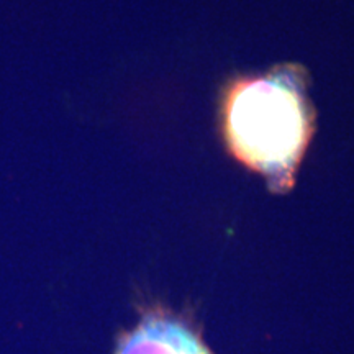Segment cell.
<instances>
[{"mask_svg":"<svg viewBox=\"0 0 354 354\" xmlns=\"http://www.w3.org/2000/svg\"><path fill=\"white\" fill-rule=\"evenodd\" d=\"M115 354H215L192 318L165 307L148 308L120 336Z\"/></svg>","mask_w":354,"mask_h":354,"instance_id":"obj_2","label":"cell"},{"mask_svg":"<svg viewBox=\"0 0 354 354\" xmlns=\"http://www.w3.org/2000/svg\"><path fill=\"white\" fill-rule=\"evenodd\" d=\"M310 113L292 74L243 82L227 105L233 151L277 183L289 180L310 135Z\"/></svg>","mask_w":354,"mask_h":354,"instance_id":"obj_1","label":"cell"}]
</instances>
